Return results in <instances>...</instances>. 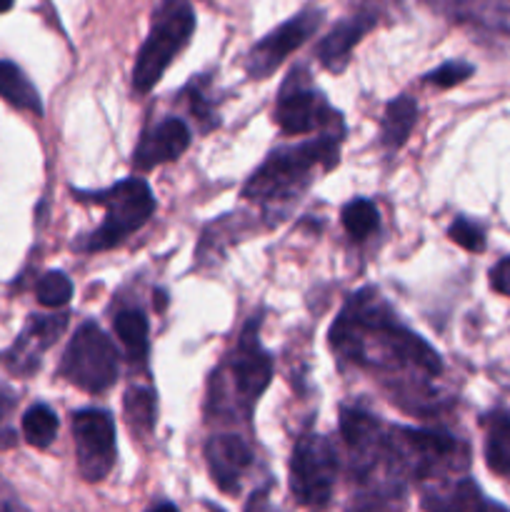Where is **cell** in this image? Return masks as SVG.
<instances>
[{
  "label": "cell",
  "mask_w": 510,
  "mask_h": 512,
  "mask_svg": "<svg viewBox=\"0 0 510 512\" xmlns=\"http://www.w3.org/2000/svg\"><path fill=\"white\" fill-rule=\"evenodd\" d=\"M330 343L340 358L378 370H418L435 378L443 370L440 355L420 335L398 323L375 290H360L330 328Z\"/></svg>",
  "instance_id": "cell-1"
},
{
  "label": "cell",
  "mask_w": 510,
  "mask_h": 512,
  "mask_svg": "<svg viewBox=\"0 0 510 512\" xmlns=\"http://www.w3.org/2000/svg\"><path fill=\"white\" fill-rule=\"evenodd\" d=\"M338 148L340 133L330 130V133H323L308 143L275 150L250 175L243 188V198L263 205L300 198V193L313 183L318 170H330L338 163Z\"/></svg>",
  "instance_id": "cell-2"
},
{
  "label": "cell",
  "mask_w": 510,
  "mask_h": 512,
  "mask_svg": "<svg viewBox=\"0 0 510 512\" xmlns=\"http://www.w3.org/2000/svg\"><path fill=\"white\" fill-rule=\"evenodd\" d=\"M93 203H100L105 208V218L100 228L85 235L80 240L78 250L85 253H100V250H110L115 245L123 243L130 233L143 228L155 213V198L150 193L148 183L140 178H128L115 183L113 188L100 190V193L88 195Z\"/></svg>",
  "instance_id": "cell-3"
},
{
  "label": "cell",
  "mask_w": 510,
  "mask_h": 512,
  "mask_svg": "<svg viewBox=\"0 0 510 512\" xmlns=\"http://www.w3.org/2000/svg\"><path fill=\"white\" fill-rule=\"evenodd\" d=\"M195 30V15L188 3H165L153 30L140 48L133 68V90L145 95L160 83L180 50L190 43Z\"/></svg>",
  "instance_id": "cell-4"
},
{
  "label": "cell",
  "mask_w": 510,
  "mask_h": 512,
  "mask_svg": "<svg viewBox=\"0 0 510 512\" xmlns=\"http://www.w3.org/2000/svg\"><path fill=\"white\" fill-rule=\"evenodd\" d=\"M60 375L85 393H105L118 380V353L95 323H83L65 348Z\"/></svg>",
  "instance_id": "cell-5"
},
{
  "label": "cell",
  "mask_w": 510,
  "mask_h": 512,
  "mask_svg": "<svg viewBox=\"0 0 510 512\" xmlns=\"http://www.w3.org/2000/svg\"><path fill=\"white\" fill-rule=\"evenodd\" d=\"M338 478V455L323 435L308 433L295 443L290 458V490L303 508H325Z\"/></svg>",
  "instance_id": "cell-6"
},
{
  "label": "cell",
  "mask_w": 510,
  "mask_h": 512,
  "mask_svg": "<svg viewBox=\"0 0 510 512\" xmlns=\"http://www.w3.org/2000/svg\"><path fill=\"white\" fill-rule=\"evenodd\" d=\"M75 460L83 480L100 483L115 465V425L105 410H78L73 415Z\"/></svg>",
  "instance_id": "cell-7"
},
{
  "label": "cell",
  "mask_w": 510,
  "mask_h": 512,
  "mask_svg": "<svg viewBox=\"0 0 510 512\" xmlns=\"http://www.w3.org/2000/svg\"><path fill=\"white\" fill-rule=\"evenodd\" d=\"M228 375L230 385H233L235 403L243 413H250L270 385V380H273V358L265 353L258 340V320H250L248 328L240 335L238 348L230 358Z\"/></svg>",
  "instance_id": "cell-8"
},
{
  "label": "cell",
  "mask_w": 510,
  "mask_h": 512,
  "mask_svg": "<svg viewBox=\"0 0 510 512\" xmlns=\"http://www.w3.org/2000/svg\"><path fill=\"white\" fill-rule=\"evenodd\" d=\"M275 123L288 135H305L338 123V113H333L328 100L318 90L305 85L303 73H290L280 90L278 105H275Z\"/></svg>",
  "instance_id": "cell-9"
},
{
  "label": "cell",
  "mask_w": 510,
  "mask_h": 512,
  "mask_svg": "<svg viewBox=\"0 0 510 512\" xmlns=\"http://www.w3.org/2000/svg\"><path fill=\"white\" fill-rule=\"evenodd\" d=\"M320 20H323L320 10H303L295 18L285 20L280 28L270 30L260 43L253 45L245 60L250 78H268L293 50H298L318 30Z\"/></svg>",
  "instance_id": "cell-10"
},
{
  "label": "cell",
  "mask_w": 510,
  "mask_h": 512,
  "mask_svg": "<svg viewBox=\"0 0 510 512\" xmlns=\"http://www.w3.org/2000/svg\"><path fill=\"white\" fill-rule=\"evenodd\" d=\"M65 328H68V315L65 313L33 315L28 320V325L23 328V333L13 343V348L5 350L0 363L13 375L28 378V375H33L40 368V360H43L45 350H50L58 343Z\"/></svg>",
  "instance_id": "cell-11"
},
{
  "label": "cell",
  "mask_w": 510,
  "mask_h": 512,
  "mask_svg": "<svg viewBox=\"0 0 510 512\" xmlns=\"http://www.w3.org/2000/svg\"><path fill=\"white\" fill-rule=\"evenodd\" d=\"M340 433H343L345 445H348L353 475L370 478L375 473V468H380L388 430H383L378 418H373L365 410L343 408V415H340Z\"/></svg>",
  "instance_id": "cell-12"
},
{
  "label": "cell",
  "mask_w": 510,
  "mask_h": 512,
  "mask_svg": "<svg viewBox=\"0 0 510 512\" xmlns=\"http://www.w3.org/2000/svg\"><path fill=\"white\" fill-rule=\"evenodd\" d=\"M205 463L215 485L225 495H235L240 490V480L253 465V450L240 435H213L205 443Z\"/></svg>",
  "instance_id": "cell-13"
},
{
  "label": "cell",
  "mask_w": 510,
  "mask_h": 512,
  "mask_svg": "<svg viewBox=\"0 0 510 512\" xmlns=\"http://www.w3.org/2000/svg\"><path fill=\"white\" fill-rule=\"evenodd\" d=\"M190 145V130L183 120L168 118L150 128L148 133L140 138V145L133 153L135 170H150L155 165L170 163V160L180 158Z\"/></svg>",
  "instance_id": "cell-14"
},
{
  "label": "cell",
  "mask_w": 510,
  "mask_h": 512,
  "mask_svg": "<svg viewBox=\"0 0 510 512\" xmlns=\"http://www.w3.org/2000/svg\"><path fill=\"white\" fill-rule=\"evenodd\" d=\"M375 25L373 13H358L353 18L343 20V23L335 25L318 45V60L333 73H340V70L348 65L350 53H353L355 45L360 43L365 33Z\"/></svg>",
  "instance_id": "cell-15"
},
{
  "label": "cell",
  "mask_w": 510,
  "mask_h": 512,
  "mask_svg": "<svg viewBox=\"0 0 510 512\" xmlns=\"http://www.w3.org/2000/svg\"><path fill=\"white\" fill-rule=\"evenodd\" d=\"M480 500H483V495H480L478 485L473 480L440 478L425 485L420 505H423L425 512H468Z\"/></svg>",
  "instance_id": "cell-16"
},
{
  "label": "cell",
  "mask_w": 510,
  "mask_h": 512,
  "mask_svg": "<svg viewBox=\"0 0 510 512\" xmlns=\"http://www.w3.org/2000/svg\"><path fill=\"white\" fill-rule=\"evenodd\" d=\"M0 98L30 115H43V103L28 75L10 60H0Z\"/></svg>",
  "instance_id": "cell-17"
},
{
  "label": "cell",
  "mask_w": 510,
  "mask_h": 512,
  "mask_svg": "<svg viewBox=\"0 0 510 512\" xmlns=\"http://www.w3.org/2000/svg\"><path fill=\"white\" fill-rule=\"evenodd\" d=\"M415 120H418V103L410 95L390 100L385 108L383 123H380V143L388 150H398L413 133Z\"/></svg>",
  "instance_id": "cell-18"
},
{
  "label": "cell",
  "mask_w": 510,
  "mask_h": 512,
  "mask_svg": "<svg viewBox=\"0 0 510 512\" xmlns=\"http://www.w3.org/2000/svg\"><path fill=\"white\" fill-rule=\"evenodd\" d=\"M485 425V463L500 478L510 480V415L490 413Z\"/></svg>",
  "instance_id": "cell-19"
},
{
  "label": "cell",
  "mask_w": 510,
  "mask_h": 512,
  "mask_svg": "<svg viewBox=\"0 0 510 512\" xmlns=\"http://www.w3.org/2000/svg\"><path fill=\"white\" fill-rule=\"evenodd\" d=\"M115 335L128 350L130 360H145L148 355V320L140 310H120L113 320Z\"/></svg>",
  "instance_id": "cell-20"
},
{
  "label": "cell",
  "mask_w": 510,
  "mask_h": 512,
  "mask_svg": "<svg viewBox=\"0 0 510 512\" xmlns=\"http://www.w3.org/2000/svg\"><path fill=\"white\" fill-rule=\"evenodd\" d=\"M58 435V415L43 403H35L33 408L25 410L23 415V438L33 448L45 450Z\"/></svg>",
  "instance_id": "cell-21"
},
{
  "label": "cell",
  "mask_w": 510,
  "mask_h": 512,
  "mask_svg": "<svg viewBox=\"0 0 510 512\" xmlns=\"http://www.w3.org/2000/svg\"><path fill=\"white\" fill-rule=\"evenodd\" d=\"M125 420L135 435H148L155 428V395L143 388H130L123 400Z\"/></svg>",
  "instance_id": "cell-22"
},
{
  "label": "cell",
  "mask_w": 510,
  "mask_h": 512,
  "mask_svg": "<svg viewBox=\"0 0 510 512\" xmlns=\"http://www.w3.org/2000/svg\"><path fill=\"white\" fill-rule=\"evenodd\" d=\"M378 208L370 200H353L343 208V225L353 240H365L378 228Z\"/></svg>",
  "instance_id": "cell-23"
},
{
  "label": "cell",
  "mask_w": 510,
  "mask_h": 512,
  "mask_svg": "<svg viewBox=\"0 0 510 512\" xmlns=\"http://www.w3.org/2000/svg\"><path fill=\"white\" fill-rule=\"evenodd\" d=\"M35 295H38V303L45 305V308H63L73 298V283H70L68 275L50 270L38 280Z\"/></svg>",
  "instance_id": "cell-24"
},
{
  "label": "cell",
  "mask_w": 510,
  "mask_h": 512,
  "mask_svg": "<svg viewBox=\"0 0 510 512\" xmlns=\"http://www.w3.org/2000/svg\"><path fill=\"white\" fill-rule=\"evenodd\" d=\"M448 235L453 243H458L460 248L468 250V253H480L485 248V233L480 225H475L473 220L458 218L448 228Z\"/></svg>",
  "instance_id": "cell-25"
},
{
  "label": "cell",
  "mask_w": 510,
  "mask_h": 512,
  "mask_svg": "<svg viewBox=\"0 0 510 512\" xmlns=\"http://www.w3.org/2000/svg\"><path fill=\"white\" fill-rule=\"evenodd\" d=\"M470 75H473V65L453 60V63H443L440 68L430 70V73L425 75V80L433 85H438V88H453V85L468 80Z\"/></svg>",
  "instance_id": "cell-26"
},
{
  "label": "cell",
  "mask_w": 510,
  "mask_h": 512,
  "mask_svg": "<svg viewBox=\"0 0 510 512\" xmlns=\"http://www.w3.org/2000/svg\"><path fill=\"white\" fill-rule=\"evenodd\" d=\"M15 395L13 390L0 385V448H13L15 445V433L10 428V415L15 410Z\"/></svg>",
  "instance_id": "cell-27"
},
{
  "label": "cell",
  "mask_w": 510,
  "mask_h": 512,
  "mask_svg": "<svg viewBox=\"0 0 510 512\" xmlns=\"http://www.w3.org/2000/svg\"><path fill=\"white\" fill-rule=\"evenodd\" d=\"M490 285L498 293L508 295L510 298V258H503L493 270H490Z\"/></svg>",
  "instance_id": "cell-28"
},
{
  "label": "cell",
  "mask_w": 510,
  "mask_h": 512,
  "mask_svg": "<svg viewBox=\"0 0 510 512\" xmlns=\"http://www.w3.org/2000/svg\"><path fill=\"white\" fill-rule=\"evenodd\" d=\"M0 512H30L3 480H0Z\"/></svg>",
  "instance_id": "cell-29"
},
{
  "label": "cell",
  "mask_w": 510,
  "mask_h": 512,
  "mask_svg": "<svg viewBox=\"0 0 510 512\" xmlns=\"http://www.w3.org/2000/svg\"><path fill=\"white\" fill-rule=\"evenodd\" d=\"M245 512H273L268 503V493H265V490L253 493V498L248 500V508H245Z\"/></svg>",
  "instance_id": "cell-30"
},
{
  "label": "cell",
  "mask_w": 510,
  "mask_h": 512,
  "mask_svg": "<svg viewBox=\"0 0 510 512\" xmlns=\"http://www.w3.org/2000/svg\"><path fill=\"white\" fill-rule=\"evenodd\" d=\"M468 512H508V510L500 508V505L495 503H485V500H480V503L475 505V508H470Z\"/></svg>",
  "instance_id": "cell-31"
},
{
  "label": "cell",
  "mask_w": 510,
  "mask_h": 512,
  "mask_svg": "<svg viewBox=\"0 0 510 512\" xmlns=\"http://www.w3.org/2000/svg\"><path fill=\"white\" fill-rule=\"evenodd\" d=\"M145 512H180V510L175 508L173 503H155V505H150Z\"/></svg>",
  "instance_id": "cell-32"
},
{
  "label": "cell",
  "mask_w": 510,
  "mask_h": 512,
  "mask_svg": "<svg viewBox=\"0 0 510 512\" xmlns=\"http://www.w3.org/2000/svg\"><path fill=\"white\" fill-rule=\"evenodd\" d=\"M153 303H155V310H158V313H163V310H165V305H168V298H165V293H163V290H158V293H155Z\"/></svg>",
  "instance_id": "cell-33"
},
{
  "label": "cell",
  "mask_w": 510,
  "mask_h": 512,
  "mask_svg": "<svg viewBox=\"0 0 510 512\" xmlns=\"http://www.w3.org/2000/svg\"><path fill=\"white\" fill-rule=\"evenodd\" d=\"M13 3L15 0H0V13H5V10L13 8Z\"/></svg>",
  "instance_id": "cell-34"
},
{
  "label": "cell",
  "mask_w": 510,
  "mask_h": 512,
  "mask_svg": "<svg viewBox=\"0 0 510 512\" xmlns=\"http://www.w3.org/2000/svg\"><path fill=\"white\" fill-rule=\"evenodd\" d=\"M353 512H380V510L375 508V505H360V508L353 510Z\"/></svg>",
  "instance_id": "cell-35"
},
{
  "label": "cell",
  "mask_w": 510,
  "mask_h": 512,
  "mask_svg": "<svg viewBox=\"0 0 510 512\" xmlns=\"http://www.w3.org/2000/svg\"><path fill=\"white\" fill-rule=\"evenodd\" d=\"M165 3H185V0H165Z\"/></svg>",
  "instance_id": "cell-36"
}]
</instances>
